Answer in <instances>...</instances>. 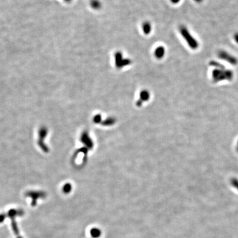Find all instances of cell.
I'll list each match as a JSON object with an SVG mask.
<instances>
[{
    "mask_svg": "<svg viewBox=\"0 0 238 238\" xmlns=\"http://www.w3.org/2000/svg\"><path fill=\"white\" fill-rule=\"evenodd\" d=\"M233 77V71L225 69L224 66L215 68L212 73V77L214 82H218L222 81H231Z\"/></svg>",
    "mask_w": 238,
    "mask_h": 238,
    "instance_id": "obj_1",
    "label": "cell"
},
{
    "mask_svg": "<svg viewBox=\"0 0 238 238\" xmlns=\"http://www.w3.org/2000/svg\"><path fill=\"white\" fill-rule=\"evenodd\" d=\"M179 32L186 41L188 45L193 50H196L199 46V44L196 39L193 37L192 34L188 31V28L184 25H181L179 28Z\"/></svg>",
    "mask_w": 238,
    "mask_h": 238,
    "instance_id": "obj_2",
    "label": "cell"
},
{
    "mask_svg": "<svg viewBox=\"0 0 238 238\" xmlns=\"http://www.w3.org/2000/svg\"><path fill=\"white\" fill-rule=\"evenodd\" d=\"M115 66L118 69H120L131 64V61L129 59L124 58L121 52L118 51L114 55Z\"/></svg>",
    "mask_w": 238,
    "mask_h": 238,
    "instance_id": "obj_3",
    "label": "cell"
},
{
    "mask_svg": "<svg viewBox=\"0 0 238 238\" xmlns=\"http://www.w3.org/2000/svg\"><path fill=\"white\" fill-rule=\"evenodd\" d=\"M218 56L220 59L227 61L230 64L236 65L238 63V60L236 57L227 52L226 51H220L218 53Z\"/></svg>",
    "mask_w": 238,
    "mask_h": 238,
    "instance_id": "obj_4",
    "label": "cell"
},
{
    "mask_svg": "<svg viewBox=\"0 0 238 238\" xmlns=\"http://www.w3.org/2000/svg\"><path fill=\"white\" fill-rule=\"evenodd\" d=\"M165 48L163 46H158L154 51L155 56L158 59H162L165 55Z\"/></svg>",
    "mask_w": 238,
    "mask_h": 238,
    "instance_id": "obj_5",
    "label": "cell"
},
{
    "mask_svg": "<svg viewBox=\"0 0 238 238\" xmlns=\"http://www.w3.org/2000/svg\"><path fill=\"white\" fill-rule=\"evenodd\" d=\"M27 194V195L28 196L33 197L32 203H34V205H35V203H34V202H35V201L36 202L37 198H38L39 196H40V197H43L45 196V193H44V192H39H39H37V191H34V192L30 191L29 193H28Z\"/></svg>",
    "mask_w": 238,
    "mask_h": 238,
    "instance_id": "obj_6",
    "label": "cell"
},
{
    "mask_svg": "<svg viewBox=\"0 0 238 238\" xmlns=\"http://www.w3.org/2000/svg\"><path fill=\"white\" fill-rule=\"evenodd\" d=\"M142 29L143 33L145 34H149L151 32L152 26L151 24L149 22H145L142 25Z\"/></svg>",
    "mask_w": 238,
    "mask_h": 238,
    "instance_id": "obj_7",
    "label": "cell"
},
{
    "mask_svg": "<svg viewBox=\"0 0 238 238\" xmlns=\"http://www.w3.org/2000/svg\"><path fill=\"white\" fill-rule=\"evenodd\" d=\"M230 183L233 186L238 190V178H233L230 180Z\"/></svg>",
    "mask_w": 238,
    "mask_h": 238,
    "instance_id": "obj_8",
    "label": "cell"
},
{
    "mask_svg": "<svg viewBox=\"0 0 238 238\" xmlns=\"http://www.w3.org/2000/svg\"><path fill=\"white\" fill-rule=\"evenodd\" d=\"M92 6L94 8L98 9L101 7V3L97 0H94L92 1Z\"/></svg>",
    "mask_w": 238,
    "mask_h": 238,
    "instance_id": "obj_9",
    "label": "cell"
},
{
    "mask_svg": "<svg viewBox=\"0 0 238 238\" xmlns=\"http://www.w3.org/2000/svg\"><path fill=\"white\" fill-rule=\"evenodd\" d=\"M93 237H98L100 235V231L99 230L96 229H93L91 232Z\"/></svg>",
    "mask_w": 238,
    "mask_h": 238,
    "instance_id": "obj_10",
    "label": "cell"
},
{
    "mask_svg": "<svg viewBox=\"0 0 238 238\" xmlns=\"http://www.w3.org/2000/svg\"><path fill=\"white\" fill-rule=\"evenodd\" d=\"M71 190V186L69 184L65 185V186L64 187V192L66 193H68V192H70Z\"/></svg>",
    "mask_w": 238,
    "mask_h": 238,
    "instance_id": "obj_11",
    "label": "cell"
},
{
    "mask_svg": "<svg viewBox=\"0 0 238 238\" xmlns=\"http://www.w3.org/2000/svg\"><path fill=\"white\" fill-rule=\"evenodd\" d=\"M234 39L235 41L238 44V32L236 33L234 35Z\"/></svg>",
    "mask_w": 238,
    "mask_h": 238,
    "instance_id": "obj_12",
    "label": "cell"
},
{
    "mask_svg": "<svg viewBox=\"0 0 238 238\" xmlns=\"http://www.w3.org/2000/svg\"><path fill=\"white\" fill-rule=\"evenodd\" d=\"M170 1H171L173 4H178V2L180 1V0H170Z\"/></svg>",
    "mask_w": 238,
    "mask_h": 238,
    "instance_id": "obj_13",
    "label": "cell"
},
{
    "mask_svg": "<svg viewBox=\"0 0 238 238\" xmlns=\"http://www.w3.org/2000/svg\"><path fill=\"white\" fill-rule=\"evenodd\" d=\"M194 1H196V2H197L198 3H200V2H201L203 0H194Z\"/></svg>",
    "mask_w": 238,
    "mask_h": 238,
    "instance_id": "obj_14",
    "label": "cell"
},
{
    "mask_svg": "<svg viewBox=\"0 0 238 238\" xmlns=\"http://www.w3.org/2000/svg\"><path fill=\"white\" fill-rule=\"evenodd\" d=\"M237 149H238V143H237Z\"/></svg>",
    "mask_w": 238,
    "mask_h": 238,
    "instance_id": "obj_15",
    "label": "cell"
}]
</instances>
